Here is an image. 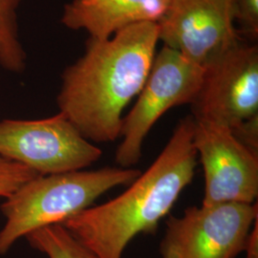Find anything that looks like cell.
Segmentation results:
<instances>
[{
    "instance_id": "cell-16",
    "label": "cell",
    "mask_w": 258,
    "mask_h": 258,
    "mask_svg": "<svg viewBox=\"0 0 258 258\" xmlns=\"http://www.w3.org/2000/svg\"><path fill=\"white\" fill-rule=\"evenodd\" d=\"M252 227L244 248V250H246V258H258V218Z\"/></svg>"
},
{
    "instance_id": "cell-3",
    "label": "cell",
    "mask_w": 258,
    "mask_h": 258,
    "mask_svg": "<svg viewBox=\"0 0 258 258\" xmlns=\"http://www.w3.org/2000/svg\"><path fill=\"white\" fill-rule=\"evenodd\" d=\"M141 173L133 167H103L37 176L28 181L0 207L6 218L0 231V255L8 252L20 237L62 224L108 190L131 184Z\"/></svg>"
},
{
    "instance_id": "cell-2",
    "label": "cell",
    "mask_w": 258,
    "mask_h": 258,
    "mask_svg": "<svg viewBox=\"0 0 258 258\" xmlns=\"http://www.w3.org/2000/svg\"><path fill=\"white\" fill-rule=\"evenodd\" d=\"M194 119L187 116L145 172L108 202L89 207L61 225L96 258H121L140 233H154L191 183L197 166Z\"/></svg>"
},
{
    "instance_id": "cell-13",
    "label": "cell",
    "mask_w": 258,
    "mask_h": 258,
    "mask_svg": "<svg viewBox=\"0 0 258 258\" xmlns=\"http://www.w3.org/2000/svg\"><path fill=\"white\" fill-rule=\"evenodd\" d=\"M37 176L40 175L27 166L0 156V197L8 198Z\"/></svg>"
},
{
    "instance_id": "cell-1",
    "label": "cell",
    "mask_w": 258,
    "mask_h": 258,
    "mask_svg": "<svg viewBox=\"0 0 258 258\" xmlns=\"http://www.w3.org/2000/svg\"><path fill=\"white\" fill-rule=\"evenodd\" d=\"M159 28L139 23L109 38H89L85 54L62 75L59 112L89 142L120 138L122 112L138 96L155 57Z\"/></svg>"
},
{
    "instance_id": "cell-9",
    "label": "cell",
    "mask_w": 258,
    "mask_h": 258,
    "mask_svg": "<svg viewBox=\"0 0 258 258\" xmlns=\"http://www.w3.org/2000/svg\"><path fill=\"white\" fill-rule=\"evenodd\" d=\"M194 148L203 166L202 205L253 204L258 195V155L228 126L194 120Z\"/></svg>"
},
{
    "instance_id": "cell-14",
    "label": "cell",
    "mask_w": 258,
    "mask_h": 258,
    "mask_svg": "<svg viewBox=\"0 0 258 258\" xmlns=\"http://www.w3.org/2000/svg\"><path fill=\"white\" fill-rule=\"evenodd\" d=\"M234 21L238 20L243 32L252 38L258 36V0H231Z\"/></svg>"
},
{
    "instance_id": "cell-11",
    "label": "cell",
    "mask_w": 258,
    "mask_h": 258,
    "mask_svg": "<svg viewBox=\"0 0 258 258\" xmlns=\"http://www.w3.org/2000/svg\"><path fill=\"white\" fill-rule=\"evenodd\" d=\"M23 0H0V64L10 72L21 73L26 53L20 40L19 9Z\"/></svg>"
},
{
    "instance_id": "cell-7",
    "label": "cell",
    "mask_w": 258,
    "mask_h": 258,
    "mask_svg": "<svg viewBox=\"0 0 258 258\" xmlns=\"http://www.w3.org/2000/svg\"><path fill=\"white\" fill-rule=\"evenodd\" d=\"M194 120L233 128L258 115V48L238 43L205 68Z\"/></svg>"
},
{
    "instance_id": "cell-6",
    "label": "cell",
    "mask_w": 258,
    "mask_h": 258,
    "mask_svg": "<svg viewBox=\"0 0 258 258\" xmlns=\"http://www.w3.org/2000/svg\"><path fill=\"white\" fill-rule=\"evenodd\" d=\"M258 218L257 202L189 207L170 216L161 243L162 258H234Z\"/></svg>"
},
{
    "instance_id": "cell-12",
    "label": "cell",
    "mask_w": 258,
    "mask_h": 258,
    "mask_svg": "<svg viewBox=\"0 0 258 258\" xmlns=\"http://www.w3.org/2000/svg\"><path fill=\"white\" fill-rule=\"evenodd\" d=\"M25 237L32 248L49 258H96L61 224L40 228Z\"/></svg>"
},
{
    "instance_id": "cell-10",
    "label": "cell",
    "mask_w": 258,
    "mask_h": 258,
    "mask_svg": "<svg viewBox=\"0 0 258 258\" xmlns=\"http://www.w3.org/2000/svg\"><path fill=\"white\" fill-rule=\"evenodd\" d=\"M172 0H73L64 7L61 22L85 30L91 38H109L124 28L158 23Z\"/></svg>"
},
{
    "instance_id": "cell-8",
    "label": "cell",
    "mask_w": 258,
    "mask_h": 258,
    "mask_svg": "<svg viewBox=\"0 0 258 258\" xmlns=\"http://www.w3.org/2000/svg\"><path fill=\"white\" fill-rule=\"evenodd\" d=\"M231 0H172L159 20V40L204 69L240 43Z\"/></svg>"
},
{
    "instance_id": "cell-5",
    "label": "cell",
    "mask_w": 258,
    "mask_h": 258,
    "mask_svg": "<svg viewBox=\"0 0 258 258\" xmlns=\"http://www.w3.org/2000/svg\"><path fill=\"white\" fill-rule=\"evenodd\" d=\"M0 156L52 175L89 167L102 151L59 112L40 120H1Z\"/></svg>"
},
{
    "instance_id": "cell-4",
    "label": "cell",
    "mask_w": 258,
    "mask_h": 258,
    "mask_svg": "<svg viewBox=\"0 0 258 258\" xmlns=\"http://www.w3.org/2000/svg\"><path fill=\"white\" fill-rule=\"evenodd\" d=\"M205 69L175 50L164 48L155 55L138 100L122 118L116 163L124 168L137 165L150 129L170 108L191 104L203 82Z\"/></svg>"
},
{
    "instance_id": "cell-15",
    "label": "cell",
    "mask_w": 258,
    "mask_h": 258,
    "mask_svg": "<svg viewBox=\"0 0 258 258\" xmlns=\"http://www.w3.org/2000/svg\"><path fill=\"white\" fill-rule=\"evenodd\" d=\"M231 130L233 136L244 147L258 155V115L241 122Z\"/></svg>"
}]
</instances>
